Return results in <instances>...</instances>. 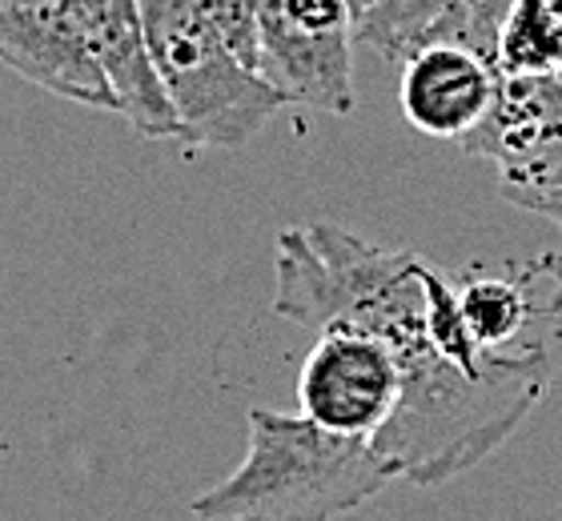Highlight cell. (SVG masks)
I'll return each mask as SVG.
<instances>
[{"instance_id": "6da1fadb", "label": "cell", "mask_w": 562, "mask_h": 521, "mask_svg": "<svg viewBox=\"0 0 562 521\" xmlns=\"http://www.w3.org/2000/svg\"><path fill=\"white\" fill-rule=\"evenodd\" d=\"M438 278L414 249H378L329 220L281 229L273 241V317L317 333L358 329L394 349L402 394L370 441L414 486H442L491 457L551 385L542 346L498 349L482 373L446 358L430 333Z\"/></svg>"}, {"instance_id": "8992f818", "label": "cell", "mask_w": 562, "mask_h": 521, "mask_svg": "<svg viewBox=\"0 0 562 521\" xmlns=\"http://www.w3.org/2000/svg\"><path fill=\"white\" fill-rule=\"evenodd\" d=\"M0 65L53 97L117 113L81 0H0Z\"/></svg>"}, {"instance_id": "9c48e42d", "label": "cell", "mask_w": 562, "mask_h": 521, "mask_svg": "<svg viewBox=\"0 0 562 521\" xmlns=\"http://www.w3.org/2000/svg\"><path fill=\"white\" fill-rule=\"evenodd\" d=\"M89 16L97 65L105 69L109 89L117 97V113L149 140H181V125L169 97H165L161 72L153 65L149 36L140 21L137 0H81Z\"/></svg>"}, {"instance_id": "7a4b0ae2", "label": "cell", "mask_w": 562, "mask_h": 521, "mask_svg": "<svg viewBox=\"0 0 562 521\" xmlns=\"http://www.w3.org/2000/svg\"><path fill=\"white\" fill-rule=\"evenodd\" d=\"M370 438H341L302 414L249 409V450L234 474L189 501L201 521H334L394 482Z\"/></svg>"}, {"instance_id": "4fadbf2b", "label": "cell", "mask_w": 562, "mask_h": 521, "mask_svg": "<svg viewBox=\"0 0 562 521\" xmlns=\"http://www.w3.org/2000/svg\"><path fill=\"white\" fill-rule=\"evenodd\" d=\"M506 201L527 208V213H539V217L554 220L562 229V189H551V193H518V197H506Z\"/></svg>"}, {"instance_id": "52a82bcc", "label": "cell", "mask_w": 562, "mask_h": 521, "mask_svg": "<svg viewBox=\"0 0 562 521\" xmlns=\"http://www.w3.org/2000/svg\"><path fill=\"white\" fill-rule=\"evenodd\" d=\"M458 145L494 165L503 197L562 189V81L503 77L486 121Z\"/></svg>"}, {"instance_id": "5b68a950", "label": "cell", "mask_w": 562, "mask_h": 521, "mask_svg": "<svg viewBox=\"0 0 562 521\" xmlns=\"http://www.w3.org/2000/svg\"><path fill=\"white\" fill-rule=\"evenodd\" d=\"M402 394V370L382 337L326 329L297 377V409L341 438H374Z\"/></svg>"}, {"instance_id": "9a60e30c", "label": "cell", "mask_w": 562, "mask_h": 521, "mask_svg": "<svg viewBox=\"0 0 562 521\" xmlns=\"http://www.w3.org/2000/svg\"><path fill=\"white\" fill-rule=\"evenodd\" d=\"M350 9H353V21H362V12L370 9V0H350Z\"/></svg>"}, {"instance_id": "5bb4252c", "label": "cell", "mask_w": 562, "mask_h": 521, "mask_svg": "<svg viewBox=\"0 0 562 521\" xmlns=\"http://www.w3.org/2000/svg\"><path fill=\"white\" fill-rule=\"evenodd\" d=\"M542 269H547V278L559 285V297H554V309L562 313V257H542Z\"/></svg>"}, {"instance_id": "277c9868", "label": "cell", "mask_w": 562, "mask_h": 521, "mask_svg": "<svg viewBox=\"0 0 562 521\" xmlns=\"http://www.w3.org/2000/svg\"><path fill=\"white\" fill-rule=\"evenodd\" d=\"M353 29L350 0H261V77L285 104L350 116Z\"/></svg>"}, {"instance_id": "30bf717a", "label": "cell", "mask_w": 562, "mask_h": 521, "mask_svg": "<svg viewBox=\"0 0 562 521\" xmlns=\"http://www.w3.org/2000/svg\"><path fill=\"white\" fill-rule=\"evenodd\" d=\"M530 265L522 278H467L458 290V309L467 317V329L482 349H510L530 317L554 313L551 305H539L530 293Z\"/></svg>"}, {"instance_id": "7c38bea8", "label": "cell", "mask_w": 562, "mask_h": 521, "mask_svg": "<svg viewBox=\"0 0 562 521\" xmlns=\"http://www.w3.org/2000/svg\"><path fill=\"white\" fill-rule=\"evenodd\" d=\"M193 9L246 69L261 72V0H193Z\"/></svg>"}, {"instance_id": "8fae6325", "label": "cell", "mask_w": 562, "mask_h": 521, "mask_svg": "<svg viewBox=\"0 0 562 521\" xmlns=\"http://www.w3.org/2000/svg\"><path fill=\"white\" fill-rule=\"evenodd\" d=\"M494 65L503 77H559L562 16L551 0H515L498 24Z\"/></svg>"}, {"instance_id": "ba28073f", "label": "cell", "mask_w": 562, "mask_h": 521, "mask_svg": "<svg viewBox=\"0 0 562 521\" xmlns=\"http://www.w3.org/2000/svg\"><path fill=\"white\" fill-rule=\"evenodd\" d=\"M503 72L458 41L418 48L402 65L398 104L418 133L438 140H462L486 121L498 97Z\"/></svg>"}, {"instance_id": "3957f363", "label": "cell", "mask_w": 562, "mask_h": 521, "mask_svg": "<svg viewBox=\"0 0 562 521\" xmlns=\"http://www.w3.org/2000/svg\"><path fill=\"white\" fill-rule=\"evenodd\" d=\"M137 9L186 149H241L270 125L285 97L237 60L193 0H137Z\"/></svg>"}]
</instances>
